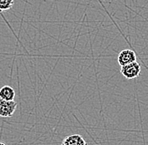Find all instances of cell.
<instances>
[{"mask_svg": "<svg viewBox=\"0 0 148 145\" xmlns=\"http://www.w3.org/2000/svg\"><path fill=\"white\" fill-rule=\"evenodd\" d=\"M140 71H141L140 65L137 61L123 65L120 68V73L122 74V76L125 78H126L128 80L137 78L140 76Z\"/></svg>", "mask_w": 148, "mask_h": 145, "instance_id": "cell-1", "label": "cell"}, {"mask_svg": "<svg viewBox=\"0 0 148 145\" xmlns=\"http://www.w3.org/2000/svg\"><path fill=\"white\" fill-rule=\"evenodd\" d=\"M17 109V102L15 101H7L0 97V117L10 118L14 115Z\"/></svg>", "mask_w": 148, "mask_h": 145, "instance_id": "cell-2", "label": "cell"}, {"mask_svg": "<svg viewBox=\"0 0 148 145\" xmlns=\"http://www.w3.org/2000/svg\"><path fill=\"white\" fill-rule=\"evenodd\" d=\"M117 61L120 66L135 62L136 61V54L135 53V51L132 50H130V49L123 50L120 51L118 55Z\"/></svg>", "mask_w": 148, "mask_h": 145, "instance_id": "cell-3", "label": "cell"}, {"mask_svg": "<svg viewBox=\"0 0 148 145\" xmlns=\"http://www.w3.org/2000/svg\"><path fill=\"white\" fill-rule=\"evenodd\" d=\"M61 145H88L83 136L79 134H73L66 136L62 142Z\"/></svg>", "mask_w": 148, "mask_h": 145, "instance_id": "cell-4", "label": "cell"}, {"mask_svg": "<svg viewBox=\"0 0 148 145\" xmlns=\"http://www.w3.org/2000/svg\"><path fill=\"white\" fill-rule=\"evenodd\" d=\"M0 97L4 101H14L15 91L9 86H4L0 89Z\"/></svg>", "mask_w": 148, "mask_h": 145, "instance_id": "cell-5", "label": "cell"}, {"mask_svg": "<svg viewBox=\"0 0 148 145\" xmlns=\"http://www.w3.org/2000/svg\"><path fill=\"white\" fill-rule=\"evenodd\" d=\"M14 0H0V13L6 12L13 8Z\"/></svg>", "mask_w": 148, "mask_h": 145, "instance_id": "cell-6", "label": "cell"}, {"mask_svg": "<svg viewBox=\"0 0 148 145\" xmlns=\"http://www.w3.org/2000/svg\"><path fill=\"white\" fill-rule=\"evenodd\" d=\"M0 145H7L6 144H4V143H3V142H0Z\"/></svg>", "mask_w": 148, "mask_h": 145, "instance_id": "cell-7", "label": "cell"}]
</instances>
